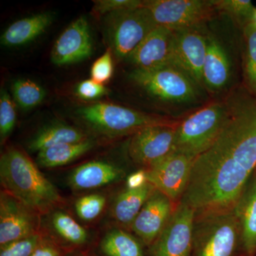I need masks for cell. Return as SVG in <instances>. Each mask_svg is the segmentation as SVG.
I'll list each match as a JSON object with an SVG mask.
<instances>
[{"label":"cell","mask_w":256,"mask_h":256,"mask_svg":"<svg viewBox=\"0 0 256 256\" xmlns=\"http://www.w3.org/2000/svg\"><path fill=\"white\" fill-rule=\"evenodd\" d=\"M256 168V107L230 116L215 142L194 162L181 201L196 213L232 210Z\"/></svg>","instance_id":"obj_1"},{"label":"cell","mask_w":256,"mask_h":256,"mask_svg":"<svg viewBox=\"0 0 256 256\" xmlns=\"http://www.w3.org/2000/svg\"><path fill=\"white\" fill-rule=\"evenodd\" d=\"M0 180L4 191L38 214L64 204L58 190L24 152L10 146L0 159Z\"/></svg>","instance_id":"obj_2"},{"label":"cell","mask_w":256,"mask_h":256,"mask_svg":"<svg viewBox=\"0 0 256 256\" xmlns=\"http://www.w3.org/2000/svg\"><path fill=\"white\" fill-rule=\"evenodd\" d=\"M239 242L234 208L195 213L192 256H237Z\"/></svg>","instance_id":"obj_3"},{"label":"cell","mask_w":256,"mask_h":256,"mask_svg":"<svg viewBox=\"0 0 256 256\" xmlns=\"http://www.w3.org/2000/svg\"><path fill=\"white\" fill-rule=\"evenodd\" d=\"M230 118L226 106L220 102L190 114L176 126L173 151L196 159L215 142Z\"/></svg>","instance_id":"obj_4"},{"label":"cell","mask_w":256,"mask_h":256,"mask_svg":"<svg viewBox=\"0 0 256 256\" xmlns=\"http://www.w3.org/2000/svg\"><path fill=\"white\" fill-rule=\"evenodd\" d=\"M77 114L96 132L110 138L134 134L143 128L154 124H178L176 121L108 102L84 106L77 110Z\"/></svg>","instance_id":"obj_5"},{"label":"cell","mask_w":256,"mask_h":256,"mask_svg":"<svg viewBox=\"0 0 256 256\" xmlns=\"http://www.w3.org/2000/svg\"><path fill=\"white\" fill-rule=\"evenodd\" d=\"M156 26L144 5L106 14L104 24L109 48L120 60H127Z\"/></svg>","instance_id":"obj_6"},{"label":"cell","mask_w":256,"mask_h":256,"mask_svg":"<svg viewBox=\"0 0 256 256\" xmlns=\"http://www.w3.org/2000/svg\"><path fill=\"white\" fill-rule=\"evenodd\" d=\"M130 78L150 95L164 102L184 104L196 99V84L174 66L136 68L130 74Z\"/></svg>","instance_id":"obj_7"},{"label":"cell","mask_w":256,"mask_h":256,"mask_svg":"<svg viewBox=\"0 0 256 256\" xmlns=\"http://www.w3.org/2000/svg\"><path fill=\"white\" fill-rule=\"evenodd\" d=\"M143 5L156 26L172 30L197 28L216 11L213 0H146Z\"/></svg>","instance_id":"obj_8"},{"label":"cell","mask_w":256,"mask_h":256,"mask_svg":"<svg viewBox=\"0 0 256 256\" xmlns=\"http://www.w3.org/2000/svg\"><path fill=\"white\" fill-rule=\"evenodd\" d=\"M195 210L180 201L154 244L152 256H192Z\"/></svg>","instance_id":"obj_9"},{"label":"cell","mask_w":256,"mask_h":256,"mask_svg":"<svg viewBox=\"0 0 256 256\" xmlns=\"http://www.w3.org/2000/svg\"><path fill=\"white\" fill-rule=\"evenodd\" d=\"M194 160L173 151L146 168L148 182L169 197L173 203L180 202L188 186Z\"/></svg>","instance_id":"obj_10"},{"label":"cell","mask_w":256,"mask_h":256,"mask_svg":"<svg viewBox=\"0 0 256 256\" xmlns=\"http://www.w3.org/2000/svg\"><path fill=\"white\" fill-rule=\"evenodd\" d=\"M178 124L148 126L132 134L128 154L133 162L148 168L172 152Z\"/></svg>","instance_id":"obj_11"},{"label":"cell","mask_w":256,"mask_h":256,"mask_svg":"<svg viewBox=\"0 0 256 256\" xmlns=\"http://www.w3.org/2000/svg\"><path fill=\"white\" fill-rule=\"evenodd\" d=\"M207 36L197 28L174 30L172 66L186 74L197 86H203Z\"/></svg>","instance_id":"obj_12"},{"label":"cell","mask_w":256,"mask_h":256,"mask_svg":"<svg viewBox=\"0 0 256 256\" xmlns=\"http://www.w3.org/2000/svg\"><path fill=\"white\" fill-rule=\"evenodd\" d=\"M38 214L8 192L0 196V245L38 234Z\"/></svg>","instance_id":"obj_13"},{"label":"cell","mask_w":256,"mask_h":256,"mask_svg":"<svg viewBox=\"0 0 256 256\" xmlns=\"http://www.w3.org/2000/svg\"><path fill=\"white\" fill-rule=\"evenodd\" d=\"M92 42L86 18L82 16L68 25L56 41L50 54L58 66L78 63L92 55Z\"/></svg>","instance_id":"obj_14"},{"label":"cell","mask_w":256,"mask_h":256,"mask_svg":"<svg viewBox=\"0 0 256 256\" xmlns=\"http://www.w3.org/2000/svg\"><path fill=\"white\" fill-rule=\"evenodd\" d=\"M174 210L169 197L156 188L132 222L133 232L143 244L151 246L166 226Z\"/></svg>","instance_id":"obj_15"},{"label":"cell","mask_w":256,"mask_h":256,"mask_svg":"<svg viewBox=\"0 0 256 256\" xmlns=\"http://www.w3.org/2000/svg\"><path fill=\"white\" fill-rule=\"evenodd\" d=\"M174 30L156 26L138 45L127 60L136 68L149 69L172 65Z\"/></svg>","instance_id":"obj_16"},{"label":"cell","mask_w":256,"mask_h":256,"mask_svg":"<svg viewBox=\"0 0 256 256\" xmlns=\"http://www.w3.org/2000/svg\"><path fill=\"white\" fill-rule=\"evenodd\" d=\"M240 230L237 256H256V176L252 175L234 207Z\"/></svg>","instance_id":"obj_17"},{"label":"cell","mask_w":256,"mask_h":256,"mask_svg":"<svg viewBox=\"0 0 256 256\" xmlns=\"http://www.w3.org/2000/svg\"><path fill=\"white\" fill-rule=\"evenodd\" d=\"M124 176V170L112 163L92 161L76 168L68 181L74 190H92L116 182Z\"/></svg>","instance_id":"obj_18"},{"label":"cell","mask_w":256,"mask_h":256,"mask_svg":"<svg viewBox=\"0 0 256 256\" xmlns=\"http://www.w3.org/2000/svg\"><path fill=\"white\" fill-rule=\"evenodd\" d=\"M230 68L228 55L218 40L207 36L206 57L202 76L204 86L212 92H220L228 84Z\"/></svg>","instance_id":"obj_19"},{"label":"cell","mask_w":256,"mask_h":256,"mask_svg":"<svg viewBox=\"0 0 256 256\" xmlns=\"http://www.w3.org/2000/svg\"><path fill=\"white\" fill-rule=\"evenodd\" d=\"M54 15L42 12L18 20L6 28L1 36L4 46H23L40 36L52 24Z\"/></svg>","instance_id":"obj_20"},{"label":"cell","mask_w":256,"mask_h":256,"mask_svg":"<svg viewBox=\"0 0 256 256\" xmlns=\"http://www.w3.org/2000/svg\"><path fill=\"white\" fill-rule=\"evenodd\" d=\"M88 139L78 128L63 124H54L42 128L30 140L28 148L33 152L44 150L52 146L68 143L82 142Z\"/></svg>","instance_id":"obj_21"},{"label":"cell","mask_w":256,"mask_h":256,"mask_svg":"<svg viewBox=\"0 0 256 256\" xmlns=\"http://www.w3.org/2000/svg\"><path fill=\"white\" fill-rule=\"evenodd\" d=\"M156 188L148 182L142 188H126L116 198L112 206V216L120 224L132 225L144 204Z\"/></svg>","instance_id":"obj_22"},{"label":"cell","mask_w":256,"mask_h":256,"mask_svg":"<svg viewBox=\"0 0 256 256\" xmlns=\"http://www.w3.org/2000/svg\"><path fill=\"white\" fill-rule=\"evenodd\" d=\"M94 146V141L88 138L82 142L52 146L38 152L36 162L42 168H54L64 166L92 150Z\"/></svg>","instance_id":"obj_23"},{"label":"cell","mask_w":256,"mask_h":256,"mask_svg":"<svg viewBox=\"0 0 256 256\" xmlns=\"http://www.w3.org/2000/svg\"><path fill=\"white\" fill-rule=\"evenodd\" d=\"M100 248L106 256H144L139 240L120 229H114L106 234Z\"/></svg>","instance_id":"obj_24"},{"label":"cell","mask_w":256,"mask_h":256,"mask_svg":"<svg viewBox=\"0 0 256 256\" xmlns=\"http://www.w3.org/2000/svg\"><path fill=\"white\" fill-rule=\"evenodd\" d=\"M50 226L60 238L73 245H82L88 240L89 234L73 217L63 210H56L50 216Z\"/></svg>","instance_id":"obj_25"},{"label":"cell","mask_w":256,"mask_h":256,"mask_svg":"<svg viewBox=\"0 0 256 256\" xmlns=\"http://www.w3.org/2000/svg\"><path fill=\"white\" fill-rule=\"evenodd\" d=\"M12 90L15 102L24 110L36 107L46 96L44 89L40 84L28 79L16 80Z\"/></svg>","instance_id":"obj_26"},{"label":"cell","mask_w":256,"mask_h":256,"mask_svg":"<svg viewBox=\"0 0 256 256\" xmlns=\"http://www.w3.org/2000/svg\"><path fill=\"white\" fill-rule=\"evenodd\" d=\"M216 11L230 15L238 23L247 25L252 22L254 8L250 0H213Z\"/></svg>","instance_id":"obj_27"},{"label":"cell","mask_w":256,"mask_h":256,"mask_svg":"<svg viewBox=\"0 0 256 256\" xmlns=\"http://www.w3.org/2000/svg\"><path fill=\"white\" fill-rule=\"evenodd\" d=\"M246 52L245 78L250 92L256 94V26L250 22L244 28Z\"/></svg>","instance_id":"obj_28"},{"label":"cell","mask_w":256,"mask_h":256,"mask_svg":"<svg viewBox=\"0 0 256 256\" xmlns=\"http://www.w3.org/2000/svg\"><path fill=\"white\" fill-rule=\"evenodd\" d=\"M104 195L92 194L82 196L76 202L75 208L80 220L90 222L101 214L106 206Z\"/></svg>","instance_id":"obj_29"},{"label":"cell","mask_w":256,"mask_h":256,"mask_svg":"<svg viewBox=\"0 0 256 256\" xmlns=\"http://www.w3.org/2000/svg\"><path fill=\"white\" fill-rule=\"evenodd\" d=\"M16 119L14 101L6 90H2L0 97V137L2 142H4L12 132Z\"/></svg>","instance_id":"obj_30"},{"label":"cell","mask_w":256,"mask_h":256,"mask_svg":"<svg viewBox=\"0 0 256 256\" xmlns=\"http://www.w3.org/2000/svg\"><path fill=\"white\" fill-rule=\"evenodd\" d=\"M43 238L40 234L15 240L1 246L0 256H31Z\"/></svg>","instance_id":"obj_31"},{"label":"cell","mask_w":256,"mask_h":256,"mask_svg":"<svg viewBox=\"0 0 256 256\" xmlns=\"http://www.w3.org/2000/svg\"><path fill=\"white\" fill-rule=\"evenodd\" d=\"M114 72L112 52L110 48H108V50L92 64L90 69V79L104 85L112 78Z\"/></svg>","instance_id":"obj_32"},{"label":"cell","mask_w":256,"mask_h":256,"mask_svg":"<svg viewBox=\"0 0 256 256\" xmlns=\"http://www.w3.org/2000/svg\"><path fill=\"white\" fill-rule=\"evenodd\" d=\"M143 2L144 1L140 0H97L94 1L92 11L96 14L106 15L116 12L140 8Z\"/></svg>","instance_id":"obj_33"},{"label":"cell","mask_w":256,"mask_h":256,"mask_svg":"<svg viewBox=\"0 0 256 256\" xmlns=\"http://www.w3.org/2000/svg\"><path fill=\"white\" fill-rule=\"evenodd\" d=\"M107 88L92 79L82 80L76 88V95L84 100H90L107 95Z\"/></svg>","instance_id":"obj_34"},{"label":"cell","mask_w":256,"mask_h":256,"mask_svg":"<svg viewBox=\"0 0 256 256\" xmlns=\"http://www.w3.org/2000/svg\"><path fill=\"white\" fill-rule=\"evenodd\" d=\"M31 256H62V252L53 242L43 240Z\"/></svg>","instance_id":"obj_35"},{"label":"cell","mask_w":256,"mask_h":256,"mask_svg":"<svg viewBox=\"0 0 256 256\" xmlns=\"http://www.w3.org/2000/svg\"><path fill=\"white\" fill-rule=\"evenodd\" d=\"M148 182L146 170H139L128 176L126 180L127 188L134 190L142 188Z\"/></svg>","instance_id":"obj_36"},{"label":"cell","mask_w":256,"mask_h":256,"mask_svg":"<svg viewBox=\"0 0 256 256\" xmlns=\"http://www.w3.org/2000/svg\"><path fill=\"white\" fill-rule=\"evenodd\" d=\"M252 23L254 24V25L256 26V8L255 10V12H254V18H252Z\"/></svg>","instance_id":"obj_37"}]
</instances>
